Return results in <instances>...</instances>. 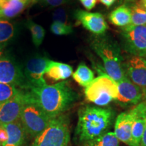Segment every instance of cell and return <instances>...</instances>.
<instances>
[{
    "label": "cell",
    "mask_w": 146,
    "mask_h": 146,
    "mask_svg": "<svg viewBox=\"0 0 146 146\" xmlns=\"http://www.w3.org/2000/svg\"><path fill=\"white\" fill-rule=\"evenodd\" d=\"M30 101L34 102L50 118H54L68 110L78 99V95L68 81L45 85L27 91Z\"/></svg>",
    "instance_id": "obj_1"
},
{
    "label": "cell",
    "mask_w": 146,
    "mask_h": 146,
    "mask_svg": "<svg viewBox=\"0 0 146 146\" xmlns=\"http://www.w3.org/2000/svg\"><path fill=\"white\" fill-rule=\"evenodd\" d=\"M115 113L111 108L94 106H84L78 110V122L74 132V140L84 144L104 133L111 127Z\"/></svg>",
    "instance_id": "obj_2"
},
{
    "label": "cell",
    "mask_w": 146,
    "mask_h": 146,
    "mask_svg": "<svg viewBox=\"0 0 146 146\" xmlns=\"http://www.w3.org/2000/svg\"><path fill=\"white\" fill-rule=\"evenodd\" d=\"M91 45L103 62L108 75L117 83L127 76L125 62L119 45L116 41L106 36H99L92 40Z\"/></svg>",
    "instance_id": "obj_3"
},
{
    "label": "cell",
    "mask_w": 146,
    "mask_h": 146,
    "mask_svg": "<svg viewBox=\"0 0 146 146\" xmlns=\"http://www.w3.org/2000/svg\"><path fill=\"white\" fill-rule=\"evenodd\" d=\"M70 120L64 114L52 118L46 129L34 139L32 146H68Z\"/></svg>",
    "instance_id": "obj_4"
},
{
    "label": "cell",
    "mask_w": 146,
    "mask_h": 146,
    "mask_svg": "<svg viewBox=\"0 0 146 146\" xmlns=\"http://www.w3.org/2000/svg\"><path fill=\"white\" fill-rule=\"evenodd\" d=\"M85 96L87 101L98 106H106L118 97L117 82L107 74L94 78L85 89Z\"/></svg>",
    "instance_id": "obj_5"
},
{
    "label": "cell",
    "mask_w": 146,
    "mask_h": 146,
    "mask_svg": "<svg viewBox=\"0 0 146 146\" xmlns=\"http://www.w3.org/2000/svg\"><path fill=\"white\" fill-rule=\"evenodd\" d=\"M27 102L22 111L20 120L27 134L35 139L46 129L52 118L36 104L29 100L27 94Z\"/></svg>",
    "instance_id": "obj_6"
},
{
    "label": "cell",
    "mask_w": 146,
    "mask_h": 146,
    "mask_svg": "<svg viewBox=\"0 0 146 146\" xmlns=\"http://www.w3.org/2000/svg\"><path fill=\"white\" fill-rule=\"evenodd\" d=\"M121 39L126 52L133 56L146 57V25L123 28Z\"/></svg>",
    "instance_id": "obj_7"
},
{
    "label": "cell",
    "mask_w": 146,
    "mask_h": 146,
    "mask_svg": "<svg viewBox=\"0 0 146 146\" xmlns=\"http://www.w3.org/2000/svg\"><path fill=\"white\" fill-rule=\"evenodd\" d=\"M0 83L14 85L25 91L29 90L23 70L13 58L6 54L0 58Z\"/></svg>",
    "instance_id": "obj_8"
},
{
    "label": "cell",
    "mask_w": 146,
    "mask_h": 146,
    "mask_svg": "<svg viewBox=\"0 0 146 146\" xmlns=\"http://www.w3.org/2000/svg\"><path fill=\"white\" fill-rule=\"evenodd\" d=\"M50 60L43 56H34L27 60L23 73L29 89L47 85L43 75Z\"/></svg>",
    "instance_id": "obj_9"
},
{
    "label": "cell",
    "mask_w": 146,
    "mask_h": 146,
    "mask_svg": "<svg viewBox=\"0 0 146 146\" xmlns=\"http://www.w3.org/2000/svg\"><path fill=\"white\" fill-rule=\"evenodd\" d=\"M27 102L26 91L0 105V123L8 125L20 119L23 108Z\"/></svg>",
    "instance_id": "obj_10"
},
{
    "label": "cell",
    "mask_w": 146,
    "mask_h": 146,
    "mask_svg": "<svg viewBox=\"0 0 146 146\" xmlns=\"http://www.w3.org/2000/svg\"><path fill=\"white\" fill-rule=\"evenodd\" d=\"M118 97L116 101L123 106L137 105L143 100L144 92L127 76L118 82Z\"/></svg>",
    "instance_id": "obj_11"
},
{
    "label": "cell",
    "mask_w": 146,
    "mask_h": 146,
    "mask_svg": "<svg viewBox=\"0 0 146 146\" xmlns=\"http://www.w3.org/2000/svg\"><path fill=\"white\" fill-rule=\"evenodd\" d=\"M74 16L84 28L96 35H102L108 29L106 21L100 13L77 10L74 12Z\"/></svg>",
    "instance_id": "obj_12"
},
{
    "label": "cell",
    "mask_w": 146,
    "mask_h": 146,
    "mask_svg": "<svg viewBox=\"0 0 146 146\" xmlns=\"http://www.w3.org/2000/svg\"><path fill=\"white\" fill-rule=\"evenodd\" d=\"M126 75L133 83L146 90V60L144 58L132 56L125 62Z\"/></svg>",
    "instance_id": "obj_13"
},
{
    "label": "cell",
    "mask_w": 146,
    "mask_h": 146,
    "mask_svg": "<svg viewBox=\"0 0 146 146\" xmlns=\"http://www.w3.org/2000/svg\"><path fill=\"white\" fill-rule=\"evenodd\" d=\"M135 118L134 110L120 114L116 118L114 125V134L120 141L131 145V131L133 121Z\"/></svg>",
    "instance_id": "obj_14"
},
{
    "label": "cell",
    "mask_w": 146,
    "mask_h": 146,
    "mask_svg": "<svg viewBox=\"0 0 146 146\" xmlns=\"http://www.w3.org/2000/svg\"><path fill=\"white\" fill-rule=\"evenodd\" d=\"M4 126L8 139L3 146H23L25 143L27 133L20 119Z\"/></svg>",
    "instance_id": "obj_15"
},
{
    "label": "cell",
    "mask_w": 146,
    "mask_h": 146,
    "mask_svg": "<svg viewBox=\"0 0 146 146\" xmlns=\"http://www.w3.org/2000/svg\"><path fill=\"white\" fill-rule=\"evenodd\" d=\"M72 73L73 70L71 66L50 60L45 74L53 81H58L67 79L72 75Z\"/></svg>",
    "instance_id": "obj_16"
},
{
    "label": "cell",
    "mask_w": 146,
    "mask_h": 146,
    "mask_svg": "<svg viewBox=\"0 0 146 146\" xmlns=\"http://www.w3.org/2000/svg\"><path fill=\"white\" fill-rule=\"evenodd\" d=\"M110 23L118 27H127L131 22V9L126 4L120 5L113 10L109 16Z\"/></svg>",
    "instance_id": "obj_17"
},
{
    "label": "cell",
    "mask_w": 146,
    "mask_h": 146,
    "mask_svg": "<svg viewBox=\"0 0 146 146\" xmlns=\"http://www.w3.org/2000/svg\"><path fill=\"white\" fill-rule=\"evenodd\" d=\"M32 0L25 1H14L8 0L2 8L0 9V19L14 18L23 12L29 3L32 2Z\"/></svg>",
    "instance_id": "obj_18"
},
{
    "label": "cell",
    "mask_w": 146,
    "mask_h": 146,
    "mask_svg": "<svg viewBox=\"0 0 146 146\" xmlns=\"http://www.w3.org/2000/svg\"><path fill=\"white\" fill-rule=\"evenodd\" d=\"M72 76L73 79L83 87L88 86L94 79V72L83 62L78 66L76 71L72 73Z\"/></svg>",
    "instance_id": "obj_19"
},
{
    "label": "cell",
    "mask_w": 146,
    "mask_h": 146,
    "mask_svg": "<svg viewBox=\"0 0 146 146\" xmlns=\"http://www.w3.org/2000/svg\"><path fill=\"white\" fill-rule=\"evenodd\" d=\"M83 146H120V141L114 132H107L87 142Z\"/></svg>",
    "instance_id": "obj_20"
},
{
    "label": "cell",
    "mask_w": 146,
    "mask_h": 146,
    "mask_svg": "<svg viewBox=\"0 0 146 146\" xmlns=\"http://www.w3.org/2000/svg\"><path fill=\"white\" fill-rule=\"evenodd\" d=\"M131 11V22L129 26L146 25V10L141 8L138 2L133 3L130 8Z\"/></svg>",
    "instance_id": "obj_21"
},
{
    "label": "cell",
    "mask_w": 146,
    "mask_h": 146,
    "mask_svg": "<svg viewBox=\"0 0 146 146\" xmlns=\"http://www.w3.org/2000/svg\"><path fill=\"white\" fill-rule=\"evenodd\" d=\"M27 27L30 31L31 34L32 41L36 47H39L43 43L45 38V31L41 25H38L31 20H28L27 23Z\"/></svg>",
    "instance_id": "obj_22"
},
{
    "label": "cell",
    "mask_w": 146,
    "mask_h": 146,
    "mask_svg": "<svg viewBox=\"0 0 146 146\" xmlns=\"http://www.w3.org/2000/svg\"><path fill=\"white\" fill-rule=\"evenodd\" d=\"M15 27L10 21L0 19V43H7L15 35Z\"/></svg>",
    "instance_id": "obj_23"
},
{
    "label": "cell",
    "mask_w": 146,
    "mask_h": 146,
    "mask_svg": "<svg viewBox=\"0 0 146 146\" xmlns=\"http://www.w3.org/2000/svg\"><path fill=\"white\" fill-rule=\"evenodd\" d=\"M21 89L14 85L0 83V105L5 103L21 93Z\"/></svg>",
    "instance_id": "obj_24"
},
{
    "label": "cell",
    "mask_w": 146,
    "mask_h": 146,
    "mask_svg": "<svg viewBox=\"0 0 146 146\" xmlns=\"http://www.w3.org/2000/svg\"><path fill=\"white\" fill-rule=\"evenodd\" d=\"M50 30L56 35H68L73 33V29L71 25L59 22H54L51 25Z\"/></svg>",
    "instance_id": "obj_25"
},
{
    "label": "cell",
    "mask_w": 146,
    "mask_h": 146,
    "mask_svg": "<svg viewBox=\"0 0 146 146\" xmlns=\"http://www.w3.org/2000/svg\"><path fill=\"white\" fill-rule=\"evenodd\" d=\"M53 19L54 22H59V23L68 24V14L64 9L58 8L56 9L53 13Z\"/></svg>",
    "instance_id": "obj_26"
},
{
    "label": "cell",
    "mask_w": 146,
    "mask_h": 146,
    "mask_svg": "<svg viewBox=\"0 0 146 146\" xmlns=\"http://www.w3.org/2000/svg\"><path fill=\"white\" fill-rule=\"evenodd\" d=\"M68 0H33V2L41 1V2L44 3L45 4L52 7H58L65 3Z\"/></svg>",
    "instance_id": "obj_27"
},
{
    "label": "cell",
    "mask_w": 146,
    "mask_h": 146,
    "mask_svg": "<svg viewBox=\"0 0 146 146\" xmlns=\"http://www.w3.org/2000/svg\"><path fill=\"white\" fill-rule=\"evenodd\" d=\"M81 4L87 10H91L96 6L98 0H79Z\"/></svg>",
    "instance_id": "obj_28"
},
{
    "label": "cell",
    "mask_w": 146,
    "mask_h": 146,
    "mask_svg": "<svg viewBox=\"0 0 146 146\" xmlns=\"http://www.w3.org/2000/svg\"><path fill=\"white\" fill-rule=\"evenodd\" d=\"M116 0H99V1L103 5H104L107 8H110V6L116 2Z\"/></svg>",
    "instance_id": "obj_29"
},
{
    "label": "cell",
    "mask_w": 146,
    "mask_h": 146,
    "mask_svg": "<svg viewBox=\"0 0 146 146\" xmlns=\"http://www.w3.org/2000/svg\"><path fill=\"white\" fill-rule=\"evenodd\" d=\"M140 146H146V126L145 131H144L143 137H142L141 144H140Z\"/></svg>",
    "instance_id": "obj_30"
},
{
    "label": "cell",
    "mask_w": 146,
    "mask_h": 146,
    "mask_svg": "<svg viewBox=\"0 0 146 146\" xmlns=\"http://www.w3.org/2000/svg\"><path fill=\"white\" fill-rule=\"evenodd\" d=\"M5 46H6V43H0V58L3 55V51Z\"/></svg>",
    "instance_id": "obj_31"
},
{
    "label": "cell",
    "mask_w": 146,
    "mask_h": 146,
    "mask_svg": "<svg viewBox=\"0 0 146 146\" xmlns=\"http://www.w3.org/2000/svg\"><path fill=\"white\" fill-rule=\"evenodd\" d=\"M138 3L141 8H143L146 10V0H139L138 1Z\"/></svg>",
    "instance_id": "obj_32"
},
{
    "label": "cell",
    "mask_w": 146,
    "mask_h": 146,
    "mask_svg": "<svg viewBox=\"0 0 146 146\" xmlns=\"http://www.w3.org/2000/svg\"><path fill=\"white\" fill-rule=\"evenodd\" d=\"M7 1H8V0H0V9H1L4 6Z\"/></svg>",
    "instance_id": "obj_33"
},
{
    "label": "cell",
    "mask_w": 146,
    "mask_h": 146,
    "mask_svg": "<svg viewBox=\"0 0 146 146\" xmlns=\"http://www.w3.org/2000/svg\"><path fill=\"white\" fill-rule=\"evenodd\" d=\"M125 1L127 3H134L135 2V0H125Z\"/></svg>",
    "instance_id": "obj_34"
},
{
    "label": "cell",
    "mask_w": 146,
    "mask_h": 146,
    "mask_svg": "<svg viewBox=\"0 0 146 146\" xmlns=\"http://www.w3.org/2000/svg\"><path fill=\"white\" fill-rule=\"evenodd\" d=\"M144 92V96H143V100H146V90L145 91H143ZM142 100V101H143Z\"/></svg>",
    "instance_id": "obj_35"
},
{
    "label": "cell",
    "mask_w": 146,
    "mask_h": 146,
    "mask_svg": "<svg viewBox=\"0 0 146 146\" xmlns=\"http://www.w3.org/2000/svg\"><path fill=\"white\" fill-rule=\"evenodd\" d=\"M14 1H25V0H14Z\"/></svg>",
    "instance_id": "obj_36"
},
{
    "label": "cell",
    "mask_w": 146,
    "mask_h": 146,
    "mask_svg": "<svg viewBox=\"0 0 146 146\" xmlns=\"http://www.w3.org/2000/svg\"><path fill=\"white\" fill-rule=\"evenodd\" d=\"M1 123H0V127H1Z\"/></svg>",
    "instance_id": "obj_37"
}]
</instances>
